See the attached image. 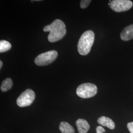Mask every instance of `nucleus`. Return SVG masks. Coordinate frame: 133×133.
<instances>
[{"mask_svg": "<svg viewBox=\"0 0 133 133\" xmlns=\"http://www.w3.org/2000/svg\"><path fill=\"white\" fill-rule=\"evenodd\" d=\"M127 128L130 133H133V122L128 123Z\"/></svg>", "mask_w": 133, "mask_h": 133, "instance_id": "2eb2a0df", "label": "nucleus"}, {"mask_svg": "<svg viewBox=\"0 0 133 133\" xmlns=\"http://www.w3.org/2000/svg\"><path fill=\"white\" fill-rule=\"evenodd\" d=\"M2 66H3V62H2V61H0V68H1V69L2 68Z\"/></svg>", "mask_w": 133, "mask_h": 133, "instance_id": "dca6fc26", "label": "nucleus"}, {"mask_svg": "<svg viewBox=\"0 0 133 133\" xmlns=\"http://www.w3.org/2000/svg\"><path fill=\"white\" fill-rule=\"evenodd\" d=\"M43 30L45 32H49L48 40L51 43L60 41L66 34L65 24L60 19H56L51 24L45 26Z\"/></svg>", "mask_w": 133, "mask_h": 133, "instance_id": "f257e3e1", "label": "nucleus"}, {"mask_svg": "<svg viewBox=\"0 0 133 133\" xmlns=\"http://www.w3.org/2000/svg\"><path fill=\"white\" fill-rule=\"evenodd\" d=\"M58 56L56 50H51L38 55L35 59V64L39 66H46L54 62Z\"/></svg>", "mask_w": 133, "mask_h": 133, "instance_id": "20e7f679", "label": "nucleus"}, {"mask_svg": "<svg viewBox=\"0 0 133 133\" xmlns=\"http://www.w3.org/2000/svg\"><path fill=\"white\" fill-rule=\"evenodd\" d=\"M133 5V2L129 0H113L110 2V7L114 11L121 12L130 10Z\"/></svg>", "mask_w": 133, "mask_h": 133, "instance_id": "423d86ee", "label": "nucleus"}, {"mask_svg": "<svg viewBox=\"0 0 133 133\" xmlns=\"http://www.w3.org/2000/svg\"><path fill=\"white\" fill-rule=\"evenodd\" d=\"M35 99V93L30 89H27L19 96L17 99V105L20 107H26L31 105Z\"/></svg>", "mask_w": 133, "mask_h": 133, "instance_id": "39448f33", "label": "nucleus"}, {"mask_svg": "<svg viewBox=\"0 0 133 133\" xmlns=\"http://www.w3.org/2000/svg\"><path fill=\"white\" fill-rule=\"evenodd\" d=\"M13 86V82L10 78L5 79L2 83L1 85V90L2 92H6L10 90Z\"/></svg>", "mask_w": 133, "mask_h": 133, "instance_id": "9b49d317", "label": "nucleus"}, {"mask_svg": "<svg viewBox=\"0 0 133 133\" xmlns=\"http://www.w3.org/2000/svg\"><path fill=\"white\" fill-rule=\"evenodd\" d=\"M59 129L62 133H74L75 130L70 124L66 122H62L59 125Z\"/></svg>", "mask_w": 133, "mask_h": 133, "instance_id": "9d476101", "label": "nucleus"}, {"mask_svg": "<svg viewBox=\"0 0 133 133\" xmlns=\"http://www.w3.org/2000/svg\"><path fill=\"white\" fill-rule=\"evenodd\" d=\"M98 123L103 126L107 127L108 128L113 130L115 128V123L109 117L102 116L98 119Z\"/></svg>", "mask_w": 133, "mask_h": 133, "instance_id": "1a4fd4ad", "label": "nucleus"}, {"mask_svg": "<svg viewBox=\"0 0 133 133\" xmlns=\"http://www.w3.org/2000/svg\"><path fill=\"white\" fill-rule=\"evenodd\" d=\"M105 132V129L103 128L102 126H99L96 128L97 133H104Z\"/></svg>", "mask_w": 133, "mask_h": 133, "instance_id": "4468645a", "label": "nucleus"}, {"mask_svg": "<svg viewBox=\"0 0 133 133\" xmlns=\"http://www.w3.org/2000/svg\"><path fill=\"white\" fill-rule=\"evenodd\" d=\"M97 87L96 85L85 83L82 84L77 88L76 94L82 98H90L94 97L97 93Z\"/></svg>", "mask_w": 133, "mask_h": 133, "instance_id": "7ed1b4c3", "label": "nucleus"}, {"mask_svg": "<svg viewBox=\"0 0 133 133\" xmlns=\"http://www.w3.org/2000/svg\"><path fill=\"white\" fill-rule=\"evenodd\" d=\"M91 2V0H82V1H81V4H80L81 8L85 9L88 6V5L90 4Z\"/></svg>", "mask_w": 133, "mask_h": 133, "instance_id": "ddd939ff", "label": "nucleus"}, {"mask_svg": "<svg viewBox=\"0 0 133 133\" xmlns=\"http://www.w3.org/2000/svg\"><path fill=\"white\" fill-rule=\"evenodd\" d=\"M95 39L94 33L88 30L81 35L77 44V49L81 55H86L90 51Z\"/></svg>", "mask_w": 133, "mask_h": 133, "instance_id": "f03ea898", "label": "nucleus"}, {"mask_svg": "<svg viewBox=\"0 0 133 133\" xmlns=\"http://www.w3.org/2000/svg\"><path fill=\"white\" fill-rule=\"evenodd\" d=\"M76 125L79 133H87L90 129L89 124L85 119H78L76 121Z\"/></svg>", "mask_w": 133, "mask_h": 133, "instance_id": "6e6552de", "label": "nucleus"}, {"mask_svg": "<svg viewBox=\"0 0 133 133\" xmlns=\"http://www.w3.org/2000/svg\"><path fill=\"white\" fill-rule=\"evenodd\" d=\"M120 38L124 41H128L133 39V24L124 29L120 34Z\"/></svg>", "mask_w": 133, "mask_h": 133, "instance_id": "0eeeda50", "label": "nucleus"}, {"mask_svg": "<svg viewBox=\"0 0 133 133\" xmlns=\"http://www.w3.org/2000/svg\"><path fill=\"white\" fill-rule=\"evenodd\" d=\"M11 48V44L9 42L4 40L0 41V52H6L10 50Z\"/></svg>", "mask_w": 133, "mask_h": 133, "instance_id": "f8f14e48", "label": "nucleus"}]
</instances>
